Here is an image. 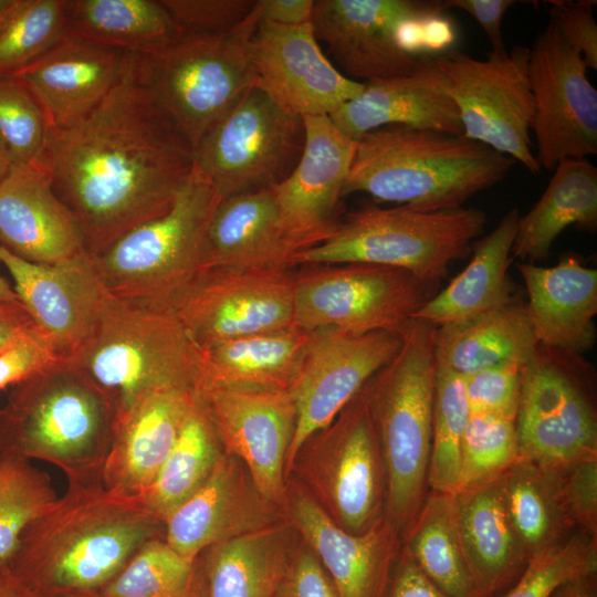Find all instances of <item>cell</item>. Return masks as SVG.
Returning a JSON list of instances; mask_svg holds the SVG:
<instances>
[{
    "instance_id": "1",
    "label": "cell",
    "mask_w": 597,
    "mask_h": 597,
    "mask_svg": "<svg viewBox=\"0 0 597 597\" xmlns=\"http://www.w3.org/2000/svg\"><path fill=\"white\" fill-rule=\"evenodd\" d=\"M40 163L95 256L172 206L193 148L140 82L135 54L105 98L78 122L48 128Z\"/></svg>"
},
{
    "instance_id": "2",
    "label": "cell",
    "mask_w": 597,
    "mask_h": 597,
    "mask_svg": "<svg viewBox=\"0 0 597 597\" xmlns=\"http://www.w3.org/2000/svg\"><path fill=\"white\" fill-rule=\"evenodd\" d=\"M165 524L102 480L69 483L23 531L7 566L38 596L100 590Z\"/></svg>"
},
{
    "instance_id": "3",
    "label": "cell",
    "mask_w": 597,
    "mask_h": 597,
    "mask_svg": "<svg viewBox=\"0 0 597 597\" xmlns=\"http://www.w3.org/2000/svg\"><path fill=\"white\" fill-rule=\"evenodd\" d=\"M514 160L462 135L389 125L357 140L343 197L365 192L422 211L463 207Z\"/></svg>"
},
{
    "instance_id": "4",
    "label": "cell",
    "mask_w": 597,
    "mask_h": 597,
    "mask_svg": "<svg viewBox=\"0 0 597 597\" xmlns=\"http://www.w3.org/2000/svg\"><path fill=\"white\" fill-rule=\"evenodd\" d=\"M117 406L67 359L13 385L0 408V454L48 462L69 483L102 480Z\"/></svg>"
},
{
    "instance_id": "5",
    "label": "cell",
    "mask_w": 597,
    "mask_h": 597,
    "mask_svg": "<svg viewBox=\"0 0 597 597\" xmlns=\"http://www.w3.org/2000/svg\"><path fill=\"white\" fill-rule=\"evenodd\" d=\"M437 326L411 318L392 358L362 388L386 471L387 520L406 533L428 493L437 377Z\"/></svg>"
},
{
    "instance_id": "6",
    "label": "cell",
    "mask_w": 597,
    "mask_h": 597,
    "mask_svg": "<svg viewBox=\"0 0 597 597\" xmlns=\"http://www.w3.org/2000/svg\"><path fill=\"white\" fill-rule=\"evenodd\" d=\"M71 360L115 401L118 413L158 389L197 391L200 348L167 307L112 295Z\"/></svg>"
},
{
    "instance_id": "7",
    "label": "cell",
    "mask_w": 597,
    "mask_h": 597,
    "mask_svg": "<svg viewBox=\"0 0 597 597\" xmlns=\"http://www.w3.org/2000/svg\"><path fill=\"white\" fill-rule=\"evenodd\" d=\"M486 221L476 208L363 207L341 219L325 241L298 253L295 263L390 266L411 273L432 290L453 261L471 253Z\"/></svg>"
},
{
    "instance_id": "8",
    "label": "cell",
    "mask_w": 597,
    "mask_h": 597,
    "mask_svg": "<svg viewBox=\"0 0 597 597\" xmlns=\"http://www.w3.org/2000/svg\"><path fill=\"white\" fill-rule=\"evenodd\" d=\"M220 200L193 166L167 212L90 256L109 294L164 305L185 289L208 269L210 226Z\"/></svg>"
},
{
    "instance_id": "9",
    "label": "cell",
    "mask_w": 597,
    "mask_h": 597,
    "mask_svg": "<svg viewBox=\"0 0 597 597\" xmlns=\"http://www.w3.org/2000/svg\"><path fill=\"white\" fill-rule=\"evenodd\" d=\"M258 23L254 3L227 33L185 31L135 54L140 82L193 149L253 85L250 43Z\"/></svg>"
},
{
    "instance_id": "10",
    "label": "cell",
    "mask_w": 597,
    "mask_h": 597,
    "mask_svg": "<svg viewBox=\"0 0 597 597\" xmlns=\"http://www.w3.org/2000/svg\"><path fill=\"white\" fill-rule=\"evenodd\" d=\"M303 144L302 117L251 86L193 149L195 167L222 200L282 182Z\"/></svg>"
},
{
    "instance_id": "11",
    "label": "cell",
    "mask_w": 597,
    "mask_h": 597,
    "mask_svg": "<svg viewBox=\"0 0 597 597\" xmlns=\"http://www.w3.org/2000/svg\"><path fill=\"white\" fill-rule=\"evenodd\" d=\"M530 49L491 50L478 60L450 50L436 55L447 78L465 138L521 163L531 174L541 166L533 154L531 125L535 112L528 78Z\"/></svg>"
},
{
    "instance_id": "12",
    "label": "cell",
    "mask_w": 597,
    "mask_h": 597,
    "mask_svg": "<svg viewBox=\"0 0 597 597\" xmlns=\"http://www.w3.org/2000/svg\"><path fill=\"white\" fill-rule=\"evenodd\" d=\"M411 273L368 263L302 264L294 270V324L303 332H397L430 297Z\"/></svg>"
},
{
    "instance_id": "13",
    "label": "cell",
    "mask_w": 597,
    "mask_h": 597,
    "mask_svg": "<svg viewBox=\"0 0 597 597\" xmlns=\"http://www.w3.org/2000/svg\"><path fill=\"white\" fill-rule=\"evenodd\" d=\"M575 357L540 345L521 369L520 459L544 470L597 459L596 413Z\"/></svg>"
},
{
    "instance_id": "14",
    "label": "cell",
    "mask_w": 597,
    "mask_h": 597,
    "mask_svg": "<svg viewBox=\"0 0 597 597\" xmlns=\"http://www.w3.org/2000/svg\"><path fill=\"white\" fill-rule=\"evenodd\" d=\"M160 306L201 347L294 329V269L209 268Z\"/></svg>"
},
{
    "instance_id": "15",
    "label": "cell",
    "mask_w": 597,
    "mask_h": 597,
    "mask_svg": "<svg viewBox=\"0 0 597 597\" xmlns=\"http://www.w3.org/2000/svg\"><path fill=\"white\" fill-rule=\"evenodd\" d=\"M528 78L535 112L531 125L541 168L597 154V91L582 54L549 20L530 49Z\"/></svg>"
},
{
    "instance_id": "16",
    "label": "cell",
    "mask_w": 597,
    "mask_h": 597,
    "mask_svg": "<svg viewBox=\"0 0 597 597\" xmlns=\"http://www.w3.org/2000/svg\"><path fill=\"white\" fill-rule=\"evenodd\" d=\"M400 344V332L353 333L336 327L308 332L303 362L291 389L296 421L287 465L392 358Z\"/></svg>"
},
{
    "instance_id": "17",
    "label": "cell",
    "mask_w": 597,
    "mask_h": 597,
    "mask_svg": "<svg viewBox=\"0 0 597 597\" xmlns=\"http://www.w3.org/2000/svg\"><path fill=\"white\" fill-rule=\"evenodd\" d=\"M250 60L252 86L301 117L329 116L364 88L324 54L311 22L291 27L259 20Z\"/></svg>"
},
{
    "instance_id": "18",
    "label": "cell",
    "mask_w": 597,
    "mask_h": 597,
    "mask_svg": "<svg viewBox=\"0 0 597 597\" xmlns=\"http://www.w3.org/2000/svg\"><path fill=\"white\" fill-rule=\"evenodd\" d=\"M197 395L221 446L245 463L266 501L277 500L296 421L291 391L203 386Z\"/></svg>"
},
{
    "instance_id": "19",
    "label": "cell",
    "mask_w": 597,
    "mask_h": 597,
    "mask_svg": "<svg viewBox=\"0 0 597 597\" xmlns=\"http://www.w3.org/2000/svg\"><path fill=\"white\" fill-rule=\"evenodd\" d=\"M0 262L14 282L19 302L60 359H70L88 337L112 294L85 252L40 264L0 245Z\"/></svg>"
},
{
    "instance_id": "20",
    "label": "cell",
    "mask_w": 597,
    "mask_h": 597,
    "mask_svg": "<svg viewBox=\"0 0 597 597\" xmlns=\"http://www.w3.org/2000/svg\"><path fill=\"white\" fill-rule=\"evenodd\" d=\"M431 1L316 0L311 24L317 41L347 77L364 82L411 73L421 57L405 52L398 40L404 21ZM338 69V70H339Z\"/></svg>"
},
{
    "instance_id": "21",
    "label": "cell",
    "mask_w": 597,
    "mask_h": 597,
    "mask_svg": "<svg viewBox=\"0 0 597 597\" xmlns=\"http://www.w3.org/2000/svg\"><path fill=\"white\" fill-rule=\"evenodd\" d=\"M304 144L292 172L272 188L284 224L305 250L336 229L339 201L357 142L328 115L303 116Z\"/></svg>"
},
{
    "instance_id": "22",
    "label": "cell",
    "mask_w": 597,
    "mask_h": 597,
    "mask_svg": "<svg viewBox=\"0 0 597 597\" xmlns=\"http://www.w3.org/2000/svg\"><path fill=\"white\" fill-rule=\"evenodd\" d=\"M0 245L40 264L57 263L85 252L72 212L38 161L12 164L0 182Z\"/></svg>"
},
{
    "instance_id": "23",
    "label": "cell",
    "mask_w": 597,
    "mask_h": 597,
    "mask_svg": "<svg viewBox=\"0 0 597 597\" xmlns=\"http://www.w3.org/2000/svg\"><path fill=\"white\" fill-rule=\"evenodd\" d=\"M346 136L358 140L389 125L462 135L458 108L434 56H423L406 75L364 82L363 91L329 115Z\"/></svg>"
},
{
    "instance_id": "24",
    "label": "cell",
    "mask_w": 597,
    "mask_h": 597,
    "mask_svg": "<svg viewBox=\"0 0 597 597\" xmlns=\"http://www.w3.org/2000/svg\"><path fill=\"white\" fill-rule=\"evenodd\" d=\"M197 391L165 388L139 397L117 415L102 469L103 484L117 493L143 495L170 453Z\"/></svg>"
},
{
    "instance_id": "25",
    "label": "cell",
    "mask_w": 597,
    "mask_h": 597,
    "mask_svg": "<svg viewBox=\"0 0 597 597\" xmlns=\"http://www.w3.org/2000/svg\"><path fill=\"white\" fill-rule=\"evenodd\" d=\"M329 426V499L339 525L359 534L383 517L378 511L384 490L387 495L380 443L362 389Z\"/></svg>"
},
{
    "instance_id": "26",
    "label": "cell",
    "mask_w": 597,
    "mask_h": 597,
    "mask_svg": "<svg viewBox=\"0 0 597 597\" xmlns=\"http://www.w3.org/2000/svg\"><path fill=\"white\" fill-rule=\"evenodd\" d=\"M293 516L338 597H386L400 553L398 532L387 517L353 534L305 495L295 500Z\"/></svg>"
},
{
    "instance_id": "27",
    "label": "cell",
    "mask_w": 597,
    "mask_h": 597,
    "mask_svg": "<svg viewBox=\"0 0 597 597\" xmlns=\"http://www.w3.org/2000/svg\"><path fill=\"white\" fill-rule=\"evenodd\" d=\"M128 53L66 38L13 76L42 107L48 128L86 116L122 76Z\"/></svg>"
},
{
    "instance_id": "28",
    "label": "cell",
    "mask_w": 597,
    "mask_h": 597,
    "mask_svg": "<svg viewBox=\"0 0 597 597\" xmlns=\"http://www.w3.org/2000/svg\"><path fill=\"white\" fill-rule=\"evenodd\" d=\"M263 500L222 453L205 483L166 519L164 540L195 563L202 551L263 528L268 520Z\"/></svg>"
},
{
    "instance_id": "29",
    "label": "cell",
    "mask_w": 597,
    "mask_h": 597,
    "mask_svg": "<svg viewBox=\"0 0 597 597\" xmlns=\"http://www.w3.org/2000/svg\"><path fill=\"white\" fill-rule=\"evenodd\" d=\"M527 314L540 345L578 355L595 343L597 271L574 254L549 268L519 263Z\"/></svg>"
},
{
    "instance_id": "30",
    "label": "cell",
    "mask_w": 597,
    "mask_h": 597,
    "mask_svg": "<svg viewBox=\"0 0 597 597\" xmlns=\"http://www.w3.org/2000/svg\"><path fill=\"white\" fill-rule=\"evenodd\" d=\"M305 248L283 222L272 188L220 200L209 232V268L291 270Z\"/></svg>"
},
{
    "instance_id": "31",
    "label": "cell",
    "mask_w": 597,
    "mask_h": 597,
    "mask_svg": "<svg viewBox=\"0 0 597 597\" xmlns=\"http://www.w3.org/2000/svg\"><path fill=\"white\" fill-rule=\"evenodd\" d=\"M498 478L453 494L464 551L488 597L514 584L528 561L507 515Z\"/></svg>"
},
{
    "instance_id": "32",
    "label": "cell",
    "mask_w": 597,
    "mask_h": 597,
    "mask_svg": "<svg viewBox=\"0 0 597 597\" xmlns=\"http://www.w3.org/2000/svg\"><path fill=\"white\" fill-rule=\"evenodd\" d=\"M540 344L526 303L514 300L500 307L437 326V366L462 377L501 363L527 364Z\"/></svg>"
},
{
    "instance_id": "33",
    "label": "cell",
    "mask_w": 597,
    "mask_h": 597,
    "mask_svg": "<svg viewBox=\"0 0 597 597\" xmlns=\"http://www.w3.org/2000/svg\"><path fill=\"white\" fill-rule=\"evenodd\" d=\"M520 213L509 210L498 226L472 245L465 269L429 297L413 315L436 326L500 307L515 300L507 274Z\"/></svg>"
},
{
    "instance_id": "34",
    "label": "cell",
    "mask_w": 597,
    "mask_h": 597,
    "mask_svg": "<svg viewBox=\"0 0 597 597\" xmlns=\"http://www.w3.org/2000/svg\"><path fill=\"white\" fill-rule=\"evenodd\" d=\"M307 342L308 332L294 328L199 346L201 377L198 389L217 386L291 391Z\"/></svg>"
},
{
    "instance_id": "35",
    "label": "cell",
    "mask_w": 597,
    "mask_h": 597,
    "mask_svg": "<svg viewBox=\"0 0 597 597\" xmlns=\"http://www.w3.org/2000/svg\"><path fill=\"white\" fill-rule=\"evenodd\" d=\"M570 226L590 233L597 228V168L587 158H565L556 165L538 201L520 216L512 258L546 259Z\"/></svg>"
},
{
    "instance_id": "36",
    "label": "cell",
    "mask_w": 597,
    "mask_h": 597,
    "mask_svg": "<svg viewBox=\"0 0 597 597\" xmlns=\"http://www.w3.org/2000/svg\"><path fill=\"white\" fill-rule=\"evenodd\" d=\"M184 32L160 0H70L67 36L98 46L142 54Z\"/></svg>"
},
{
    "instance_id": "37",
    "label": "cell",
    "mask_w": 597,
    "mask_h": 597,
    "mask_svg": "<svg viewBox=\"0 0 597 597\" xmlns=\"http://www.w3.org/2000/svg\"><path fill=\"white\" fill-rule=\"evenodd\" d=\"M404 537L415 562L447 595L488 597L468 561L453 494L431 491Z\"/></svg>"
},
{
    "instance_id": "38",
    "label": "cell",
    "mask_w": 597,
    "mask_h": 597,
    "mask_svg": "<svg viewBox=\"0 0 597 597\" xmlns=\"http://www.w3.org/2000/svg\"><path fill=\"white\" fill-rule=\"evenodd\" d=\"M289 557L280 530H256L216 544L201 597H274Z\"/></svg>"
},
{
    "instance_id": "39",
    "label": "cell",
    "mask_w": 597,
    "mask_h": 597,
    "mask_svg": "<svg viewBox=\"0 0 597 597\" xmlns=\"http://www.w3.org/2000/svg\"><path fill=\"white\" fill-rule=\"evenodd\" d=\"M220 446L197 395L175 446L153 484L140 495L147 507L164 524L211 474L222 455Z\"/></svg>"
},
{
    "instance_id": "40",
    "label": "cell",
    "mask_w": 597,
    "mask_h": 597,
    "mask_svg": "<svg viewBox=\"0 0 597 597\" xmlns=\"http://www.w3.org/2000/svg\"><path fill=\"white\" fill-rule=\"evenodd\" d=\"M498 479L507 515L528 558L559 541L572 526L547 471L520 460Z\"/></svg>"
},
{
    "instance_id": "41",
    "label": "cell",
    "mask_w": 597,
    "mask_h": 597,
    "mask_svg": "<svg viewBox=\"0 0 597 597\" xmlns=\"http://www.w3.org/2000/svg\"><path fill=\"white\" fill-rule=\"evenodd\" d=\"M70 0H18L0 28V77H13L67 36Z\"/></svg>"
},
{
    "instance_id": "42",
    "label": "cell",
    "mask_w": 597,
    "mask_h": 597,
    "mask_svg": "<svg viewBox=\"0 0 597 597\" xmlns=\"http://www.w3.org/2000/svg\"><path fill=\"white\" fill-rule=\"evenodd\" d=\"M470 417L464 377L437 366L428 485L454 494L460 484L461 446Z\"/></svg>"
},
{
    "instance_id": "43",
    "label": "cell",
    "mask_w": 597,
    "mask_h": 597,
    "mask_svg": "<svg viewBox=\"0 0 597 597\" xmlns=\"http://www.w3.org/2000/svg\"><path fill=\"white\" fill-rule=\"evenodd\" d=\"M56 498L48 473L25 458L0 454V567L9 565L24 528Z\"/></svg>"
},
{
    "instance_id": "44",
    "label": "cell",
    "mask_w": 597,
    "mask_h": 597,
    "mask_svg": "<svg viewBox=\"0 0 597 597\" xmlns=\"http://www.w3.org/2000/svg\"><path fill=\"white\" fill-rule=\"evenodd\" d=\"M195 563L175 552L164 538L148 541L100 589L103 597H190Z\"/></svg>"
},
{
    "instance_id": "45",
    "label": "cell",
    "mask_w": 597,
    "mask_h": 597,
    "mask_svg": "<svg viewBox=\"0 0 597 597\" xmlns=\"http://www.w3.org/2000/svg\"><path fill=\"white\" fill-rule=\"evenodd\" d=\"M597 540L585 532L533 554L504 597H551L561 586L595 576Z\"/></svg>"
},
{
    "instance_id": "46",
    "label": "cell",
    "mask_w": 597,
    "mask_h": 597,
    "mask_svg": "<svg viewBox=\"0 0 597 597\" xmlns=\"http://www.w3.org/2000/svg\"><path fill=\"white\" fill-rule=\"evenodd\" d=\"M520 460L514 420L470 413L461 446L458 491L493 480Z\"/></svg>"
},
{
    "instance_id": "47",
    "label": "cell",
    "mask_w": 597,
    "mask_h": 597,
    "mask_svg": "<svg viewBox=\"0 0 597 597\" xmlns=\"http://www.w3.org/2000/svg\"><path fill=\"white\" fill-rule=\"evenodd\" d=\"M48 132L44 112L27 86L14 77H0V138L13 165L34 163Z\"/></svg>"
},
{
    "instance_id": "48",
    "label": "cell",
    "mask_w": 597,
    "mask_h": 597,
    "mask_svg": "<svg viewBox=\"0 0 597 597\" xmlns=\"http://www.w3.org/2000/svg\"><path fill=\"white\" fill-rule=\"evenodd\" d=\"M546 471L569 524L597 537V459Z\"/></svg>"
},
{
    "instance_id": "49",
    "label": "cell",
    "mask_w": 597,
    "mask_h": 597,
    "mask_svg": "<svg viewBox=\"0 0 597 597\" xmlns=\"http://www.w3.org/2000/svg\"><path fill=\"white\" fill-rule=\"evenodd\" d=\"M522 366L501 363L464 378L470 413L516 419L521 394Z\"/></svg>"
},
{
    "instance_id": "50",
    "label": "cell",
    "mask_w": 597,
    "mask_h": 597,
    "mask_svg": "<svg viewBox=\"0 0 597 597\" xmlns=\"http://www.w3.org/2000/svg\"><path fill=\"white\" fill-rule=\"evenodd\" d=\"M188 32L221 34L238 27L252 11L251 0H160Z\"/></svg>"
},
{
    "instance_id": "51",
    "label": "cell",
    "mask_w": 597,
    "mask_h": 597,
    "mask_svg": "<svg viewBox=\"0 0 597 597\" xmlns=\"http://www.w3.org/2000/svg\"><path fill=\"white\" fill-rule=\"evenodd\" d=\"M59 359L48 338L32 323L0 350V390L12 387Z\"/></svg>"
},
{
    "instance_id": "52",
    "label": "cell",
    "mask_w": 597,
    "mask_h": 597,
    "mask_svg": "<svg viewBox=\"0 0 597 597\" xmlns=\"http://www.w3.org/2000/svg\"><path fill=\"white\" fill-rule=\"evenodd\" d=\"M549 20L565 41L577 50L587 67L597 70V24L595 0H551Z\"/></svg>"
},
{
    "instance_id": "53",
    "label": "cell",
    "mask_w": 597,
    "mask_h": 597,
    "mask_svg": "<svg viewBox=\"0 0 597 597\" xmlns=\"http://www.w3.org/2000/svg\"><path fill=\"white\" fill-rule=\"evenodd\" d=\"M274 597H338L318 558L303 551L289 558Z\"/></svg>"
},
{
    "instance_id": "54",
    "label": "cell",
    "mask_w": 597,
    "mask_h": 597,
    "mask_svg": "<svg viewBox=\"0 0 597 597\" xmlns=\"http://www.w3.org/2000/svg\"><path fill=\"white\" fill-rule=\"evenodd\" d=\"M386 597H450L418 566L404 546L396 561Z\"/></svg>"
},
{
    "instance_id": "55",
    "label": "cell",
    "mask_w": 597,
    "mask_h": 597,
    "mask_svg": "<svg viewBox=\"0 0 597 597\" xmlns=\"http://www.w3.org/2000/svg\"><path fill=\"white\" fill-rule=\"evenodd\" d=\"M515 3L514 0H448L441 1V7L444 11L453 8L472 15L489 38L492 50H503L502 20Z\"/></svg>"
},
{
    "instance_id": "56",
    "label": "cell",
    "mask_w": 597,
    "mask_h": 597,
    "mask_svg": "<svg viewBox=\"0 0 597 597\" xmlns=\"http://www.w3.org/2000/svg\"><path fill=\"white\" fill-rule=\"evenodd\" d=\"M314 0L255 1L259 20L280 25H302L311 22Z\"/></svg>"
},
{
    "instance_id": "57",
    "label": "cell",
    "mask_w": 597,
    "mask_h": 597,
    "mask_svg": "<svg viewBox=\"0 0 597 597\" xmlns=\"http://www.w3.org/2000/svg\"><path fill=\"white\" fill-rule=\"evenodd\" d=\"M32 323L29 313L19 301L0 303V350Z\"/></svg>"
},
{
    "instance_id": "58",
    "label": "cell",
    "mask_w": 597,
    "mask_h": 597,
    "mask_svg": "<svg viewBox=\"0 0 597 597\" xmlns=\"http://www.w3.org/2000/svg\"><path fill=\"white\" fill-rule=\"evenodd\" d=\"M0 597H39L7 566L0 567Z\"/></svg>"
},
{
    "instance_id": "59",
    "label": "cell",
    "mask_w": 597,
    "mask_h": 597,
    "mask_svg": "<svg viewBox=\"0 0 597 597\" xmlns=\"http://www.w3.org/2000/svg\"><path fill=\"white\" fill-rule=\"evenodd\" d=\"M594 577L589 576L567 583L551 597H597Z\"/></svg>"
},
{
    "instance_id": "60",
    "label": "cell",
    "mask_w": 597,
    "mask_h": 597,
    "mask_svg": "<svg viewBox=\"0 0 597 597\" xmlns=\"http://www.w3.org/2000/svg\"><path fill=\"white\" fill-rule=\"evenodd\" d=\"M18 296L11 285L0 275V303L17 302Z\"/></svg>"
},
{
    "instance_id": "61",
    "label": "cell",
    "mask_w": 597,
    "mask_h": 597,
    "mask_svg": "<svg viewBox=\"0 0 597 597\" xmlns=\"http://www.w3.org/2000/svg\"><path fill=\"white\" fill-rule=\"evenodd\" d=\"M12 165L11 158L9 156L8 149L0 138V182L8 174L10 167Z\"/></svg>"
},
{
    "instance_id": "62",
    "label": "cell",
    "mask_w": 597,
    "mask_h": 597,
    "mask_svg": "<svg viewBox=\"0 0 597 597\" xmlns=\"http://www.w3.org/2000/svg\"><path fill=\"white\" fill-rule=\"evenodd\" d=\"M39 597H103L100 590L70 591Z\"/></svg>"
},
{
    "instance_id": "63",
    "label": "cell",
    "mask_w": 597,
    "mask_h": 597,
    "mask_svg": "<svg viewBox=\"0 0 597 597\" xmlns=\"http://www.w3.org/2000/svg\"><path fill=\"white\" fill-rule=\"evenodd\" d=\"M18 0H0V28L14 8Z\"/></svg>"
}]
</instances>
